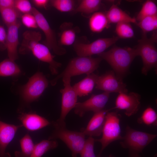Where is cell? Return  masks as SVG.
Returning a JSON list of instances; mask_svg holds the SVG:
<instances>
[{
	"label": "cell",
	"instance_id": "obj_24",
	"mask_svg": "<svg viewBox=\"0 0 157 157\" xmlns=\"http://www.w3.org/2000/svg\"><path fill=\"white\" fill-rule=\"evenodd\" d=\"M58 145L55 140H43L35 145L31 157H41L49 151L56 148Z\"/></svg>",
	"mask_w": 157,
	"mask_h": 157
},
{
	"label": "cell",
	"instance_id": "obj_5",
	"mask_svg": "<svg viewBox=\"0 0 157 157\" xmlns=\"http://www.w3.org/2000/svg\"><path fill=\"white\" fill-rule=\"evenodd\" d=\"M55 129L49 137V140L59 139L66 145L72 152V157H77L84 146L85 135L82 132L67 129L66 126L52 124Z\"/></svg>",
	"mask_w": 157,
	"mask_h": 157
},
{
	"label": "cell",
	"instance_id": "obj_29",
	"mask_svg": "<svg viewBox=\"0 0 157 157\" xmlns=\"http://www.w3.org/2000/svg\"><path fill=\"white\" fill-rule=\"evenodd\" d=\"M0 13L3 21L7 26L17 21L18 13L15 7L0 8Z\"/></svg>",
	"mask_w": 157,
	"mask_h": 157
},
{
	"label": "cell",
	"instance_id": "obj_37",
	"mask_svg": "<svg viewBox=\"0 0 157 157\" xmlns=\"http://www.w3.org/2000/svg\"><path fill=\"white\" fill-rule=\"evenodd\" d=\"M33 1L37 6L46 9L47 8L49 1L47 0H33Z\"/></svg>",
	"mask_w": 157,
	"mask_h": 157
},
{
	"label": "cell",
	"instance_id": "obj_11",
	"mask_svg": "<svg viewBox=\"0 0 157 157\" xmlns=\"http://www.w3.org/2000/svg\"><path fill=\"white\" fill-rule=\"evenodd\" d=\"M117 37L100 38L90 43H78L74 46V49L79 56H91L100 53L113 45L119 39Z\"/></svg>",
	"mask_w": 157,
	"mask_h": 157
},
{
	"label": "cell",
	"instance_id": "obj_17",
	"mask_svg": "<svg viewBox=\"0 0 157 157\" xmlns=\"http://www.w3.org/2000/svg\"><path fill=\"white\" fill-rule=\"evenodd\" d=\"M111 109H104L94 113L86 128L81 131L85 135L89 137L99 136L102 133L107 113Z\"/></svg>",
	"mask_w": 157,
	"mask_h": 157
},
{
	"label": "cell",
	"instance_id": "obj_19",
	"mask_svg": "<svg viewBox=\"0 0 157 157\" xmlns=\"http://www.w3.org/2000/svg\"><path fill=\"white\" fill-rule=\"evenodd\" d=\"M99 76L93 73L87 75L84 79L75 83L72 87L78 96H85L90 93L96 85Z\"/></svg>",
	"mask_w": 157,
	"mask_h": 157
},
{
	"label": "cell",
	"instance_id": "obj_8",
	"mask_svg": "<svg viewBox=\"0 0 157 157\" xmlns=\"http://www.w3.org/2000/svg\"><path fill=\"white\" fill-rule=\"evenodd\" d=\"M48 81L43 74L38 72L32 76L22 86L21 96L24 104H29L41 95L48 85Z\"/></svg>",
	"mask_w": 157,
	"mask_h": 157
},
{
	"label": "cell",
	"instance_id": "obj_13",
	"mask_svg": "<svg viewBox=\"0 0 157 157\" xmlns=\"http://www.w3.org/2000/svg\"><path fill=\"white\" fill-rule=\"evenodd\" d=\"M109 93L104 92L98 94H93L89 99L83 102H77L74 108L75 114L83 117L87 112L94 113L104 109L110 96Z\"/></svg>",
	"mask_w": 157,
	"mask_h": 157
},
{
	"label": "cell",
	"instance_id": "obj_16",
	"mask_svg": "<svg viewBox=\"0 0 157 157\" xmlns=\"http://www.w3.org/2000/svg\"><path fill=\"white\" fill-rule=\"evenodd\" d=\"M20 23L18 21L8 27L5 46L7 50L8 58L14 61L18 57L17 47L19 44L18 30Z\"/></svg>",
	"mask_w": 157,
	"mask_h": 157
},
{
	"label": "cell",
	"instance_id": "obj_32",
	"mask_svg": "<svg viewBox=\"0 0 157 157\" xmlns=\"http://www.w3.org/2000/svg\"><path fill=\"white\" fill-rule=\"evenodd\" d=\"M95 139L89 137L85 140L83 147L80 153L81 157H97L94 151Z\"/></svg>",
	"mask_w": 157,
	"mask_h": 157
},
{
	"label": "cell",
	"instance_id": "obj_14",
	"mask_svg": "<svg viewBox=\"0 0 157 157\" xmlns=\"http://www.w3.org/2000/svg\"><path fill=\"white\" fill-rule=\"evenodd\" d=\"M140 95L136 92L119 93L116 100L115 106L113 108L124 110L126 116H131L136 113L140 109Z\"/></svg>",
	"mask_w": 157,
	"mask_h": 157
},
{
	"label": "cell",
	"instance_id": "obj_18",
	"mask_svg": "<svg viewBox=\"0 0 157 157\" xmlns=\"http://www.w3.org/2000/svg\"><path fill=\"white\" fill-rule=\"evenodd\" d=\"M18 119L22 125L30 131L39 130L51 124V123L43 117L33 113H20Z\"/></svg>",
	"mask_w": 157,
	"mask_h": 157
},
{
	"label": "cell",
	"instance_id": "obj_2",
	"mask_svg": "<svg viewBox=\"0 0 157 157\" xmlns=\"http://www.w3.org/2000/svg\"><path fill=\"white\" fill-rule=\"evenodd\" d=\"M97 55L106 60L111 66L116 75L122 79L128 73L132 62L138 56L135 48L116 46Z\"/></svg>",
	"mask_w": 157,
	"mask_h": 157
},
{
	"label": "cell",
	"instance_id": "obj_22",
	"mask_svg": "<svg viewBox=\"0 0 157 157\" xmlns=\"http://www.w3.org/2000/svg\"><path fill=\"white\" fill-rule=\"evenodd\" d=\"M21 73V71L15 61L8 58L0 63V76H17Z\"/></svg>",
	"mask_w": 157,
	"mask_h": 157
},
{
	"label": "cell",
	"instance_id": "obj_15",
	"mask_svg": "<svg viewBox=\"0 0 157 157\" xmlns=\"http://www.w3.org/2000/svg\"><path fill=\"white\" fill-rule=\"evenodd\" d=\"M22 126V124L15 125L0 120V157H11L10 154L6 152V149L18 130Z\"/></svg>",
	"mask_w": 157,
	"mask_h": 157
},
{
	"label": "cell",
	"instance_id": "obj_25",
	"mask_svg": "<svg viewBox=\"0 0 157 157\" xmlns=\"http://www.w3.org/2000/svg\"><path fill=\"white\" fill-rule=\"evenodd\" d=\"M137 122L140 124L148 126H156L157 113L153 108L148 107L144 110L141 116L138 119Z\"/></svg>",
	"mask_w": 157,
	"mask_h": 157
},
{
	"label": "cell",
	"instance_id": "obj_26",
	"mask_svg": "<svg viewBox=\"0 0 157 157\" xmlns=\"http://www.w3.org/2000/svg\"><path fill=\"white\" fill-rule=\"evenodd\" d=\"M100 0H83L76 9V12L89 14L97 12L99 9Z\"/></svg>",
	"mask_w": 157,
	"mask_h": 157
},
{
	"label": "cell",
	"instance_id": "obj_21",
	"mask_svg": "<svg viewBox=\"0 0 157 157\" xmlns=\"http://www.w3.org/2000/svg\"><path fill=\"white\" fill-rule=\"evenodd\" d=\"M109 23L106 14L101 12L94 13L89 20L90 30L94 33H100L109 27Z\"/></svg>",
	"mask_w": 157,
	"mask_h": 157
},
{
	"label": "cell",
	"instance_id": "obj_4",
	"mask_svg": "<svg viewBox=\"0 0 157 157\" xmlns=\"http://www.w3.org/2000/svg\"><path fill=\"white\" fill-rule=\"evenodd\" d=\"M102 59L99 57L79 56L72 59L65 70L50 82L54 85L60 78H71L72 76L82 74H90L98 67Z\"/></svg>",
	"mask_w": 157,
	"mask_h": 157
},
{
	"label": "cell",
	"instance_id": "obj_27",
	"mask_svg": "<svg viewBox=\"0 0 157 157\" xmlns=\"http://www.w3.org/2000/svg\"><path fill=\"white\" fill-rule=\"evenodd\" d=\"M157 15L156 5L154 1L148 0L144 3L135 19L139 21L145 17Z\"/></svg>",
	"mask_w": 157,
	"mask_h": 157
},
{
	"label": "cell",
	"instance_id": "obj_6",
	"mask_svg": "<svg viewBox=\"0 0 157 157\" xmlns=\"http://www.w3.org/2000/svg\"><path fill=\"white\" fill-rule=\"evenodd\" d=\"M156 37L155 33L149 38L146 34L143 33L142 38L138 40V44L135 48L138 56L142 58L143 66L141 72L145 75L152 68L157 67V50L155 44Z\"/></svg>",
	"mask_w": 157,
	"mask_h": 157
},
{
	"label": "cell",
	"instance_id": "obj_36",
	"mask_svg": "<svg viewBox=\"0 0 157 157\" xmlns=\"http://www.w3.org/2000/svg\"><path fill=\"white\" fill-rule=\"evenodd\" d=\"M15 2L14 0H0V8L14 7Z\"/></svg>",
	"mask_w": 157,
	"mask_h": 157
},
{
	"label": "cell",
	"instance_id": "obj_28",
	"mask_svg": "<svg viewBox=\"0 0 157 157\" xmlns=\"http://www.w3.org/2000/svg\"><path fill=\"white\" fill-rule=\"evenodd\" d=\"M138 25L142 29L143 33L154 31L157 29V15L145 17L140 21Z\"/></svg>",
	"mask_w": 157,
	"mask_h": 157
},
{
	"label": "cell",
	"instance_id": "obj_9",
	"mask_svg": "<svg viewBox=\"0 0 157 157\" xmlns=\"http://www.w3.org/2000/svg\"><path fill=\"white\" fill-rule=\"evenodd\" d=\"M64 88L60 90L62 94L61 112L60 117L52 124L66 126L65 117L68 113L74 108L77 102L78 96L71 85V78L63 79Z\"/></svg>",
	"mask_w": 157,
	"mask_h": 157
},
{
	"label": "cell",
	"instance_id": "obj_12",
	"mask_svg": "<svg viewBox=\"0 0 157 157\" xmlns=\"http://www.w3.org/2000/svg\"><path fill=\"white\" fill-rule=\"evenodd\" d=\"M95 88L110 93L111 92L127 93L126 84L122 79L117 77L113 71H109L99 76Z\"/></svg>",
	"mask_w": 157,
	"mask_h": 157
},
{
	"label": "cell",
	"instance_id": "obj_3",
	"mask_svg": "<svg viewBox=\"0 0 157 157\" xmlns=\"http://www.w3.org/2000/svg\"><path fill=\"white\" fill-rule=\"evenodd\" d=\"M156 136V134L139 131L128 125L120 144L123 148L128 150V157H142L144 149Z\"/></svg>",
	"mask_w": 157,
	"mask_h": 157
},
{
	"label": "cell",
	"instance_id": "obj_39",
	"mask_svg": "<svg viewBox=\"0 0 157 157\" xmlns=\"http://www.w3.org/2000/svg\"><path fill=\"white\" fill-rule=\"evenodd\" d=\"M108 157H115L114 156L112 155V154H111Z\"/></svg>",
	"mask_w": 157,
	"mask_h": 157
},
{
	"label": "cell",
	"instance_id": "obj_31",
	"mask_svg": "<svg viewBox=\"0 0 157 157\" xmlns=\"http://www.w3.org/2000/svg\"><path fill=\"white\" fill-rule=\"evenodd\" d=\"M53 7L61 12H68L73 10L74 1L72 0H53L51 1Z\"/></svg>",
	"mask_w": 157,
	"mask_h": 157
},
{
	"label": "cell",
	"instance_id": "obj_10",
	"mask_svg": "<svg viewBox=\"0 0 157 157\" xmlns=\"http://www.w3.org/2000/svg\"><path fill=\"white\" fill-rule=\"evenodd\" d=\"M31 13L35 18L38 27L44 34L46 45L57 55H62L65 54L66 52L65 49L58 45L55 32L44 15L34 7H33Z\"/></svg>",
	"mask_w": 157,
	"mask_h": 157
},
{
	"label": "cell",
	"instance_id": "obj_30",
	"mask_svg": "<svg viewBox=\"0 0 157 157\" xmlns=\"http://www.w3.org/2000/svg\"><path fill=\"white\" fill-rule=\"evenodd\" d=\"M115 32L119 38L128 39L132 38L134 36V31L129 23L121 22L117 24Z\"/></svg>",
	"mask_w": 157,
	"mask_h": 157
},
{
	"label": "cell",
	"instance_id": "obj_34",
	"mask_svg": "<svg viewBox=\"0 0 157 157\" xmlns=\"http://www.w3.org/2000/svg\"><path fill=\"white\" fill-rule=\"evenodd\" d=\"M15 7L24 14L29 13L33 8L30 1L27 0H15Z\"/></svg>",
	"mask_w": 157,
	"mask_h": 157
},
{
	"label": "cell",
	"instance_id": "obj_20",
	"mask_svg": "<svg viewBox=\"0 0 157 157\" xmlns=\"http://www.w3.org/2000/svg\"><path fill=\"white\" fill-rule=\"evenodd\" d=\"M106 14L110 23H137L135 18L131 17L114 4L112 5Z\"/></svg>",
	"mask_w": 157,
	"mask_h": 157
},
{
	"label": "cell",
	"instance_id": "obj_23",
	"mask_svg": "<svg viewBox=\"0 0 157 157\" xmlns=\"http://www.w3.org/2000/svg\"><path fill=\"white\" fill-rule=\"evenodd\" d=\"M21 149L15 152V157H31L35 145L32 139L28 133H26L19 140Z\"/></svg>",
	"mask_w": 157,
	"mask_h": 157
},
{
	"label": "cell",
	"instance_id": "obj_38",
	"mask_svg": "<svg viewBox=\"0 0 157 157\" xmlns=\"http://www.w3.org/2000/svg\"><path fill=\"white\" fill-rule=\"evenodd\" d=\"M7 33L5 28L0 25V42L5 45Z\"/></svg>",
	"mask_w": 157,
	"mask_h": 157
},
{
	"label": "cell",
	"instance_id": "obj_40",
	"mask_svg": "<svg viewBox=\"0 0 157 157\" xmlns=\"http://www.w3.org/2000/svg\"><path fill=\"white\" fill-rule=\"evenodd\" d=\"M157 157V154H156L154 156V157Z\"/></svg>",
	"mask_w": 157,
	"mask_h": 157
},
{
	"label": "cell",
	"instance_id": "obj_7",
	"mask_svg": "<svg viewBox=\"0 0 157 157\" xmlns=\"http://www.w3.org/2000/svg\"><path fill=\"white\" fill-rule=\"evenodd\" d=\"M120 115L117 112H108L105 117V121L100 139H95V142L101 143V147L97 157H101L104 150L113 142L122 140L120 125Z\"/></svg>",
	"mask_w": 157,
	"mask_h": 157
},
{
	"label": "cell",
	"instance_id": "obj_35",
	"mask_svg": "<svg viewBox=\"0 0 157 157\" xmlns=\"http://www.w3.org/2000/svg\"><path fill=\"white\" fill-rule=\"evenodd\" d=\"M21 20L23 24L27 28H35L38 27L36 20L33 14H24L22 16Z\"/></svg>",
	"mask_w": 157,
	"mask_h": 157
},
{
	"label": "cell",
	"instance_id": "obj_33",
	"mask_svg": "<svg viewBox=\"0 0 157 157\" xmlns=\"http://www.w3.org/2000/svg\"><path fill=\"white\" fill-rule=\"evenodd\" d=\"M76 38V33L72 29H66L62 32L60 37V44L65 46H69L74 42Z\"/></svg>",
	"mask_w": 157,
	"mask_h": 157
},
{
	"label": "cell",
	"instance_id": "obj_1",
	"mask_svg": "<svg viewBox=\"0 0 157 157\" xmlns=\"http://www.w3.org/2000/svg\"><path fill=\"white\" fill-rule=\"evenodd\" d=\"M41 38V34L39 32L25 31L23 34V40L19 52L24 54L31 52L39 60L49 64V68L52 75H57L58 73V68L61 66L62 64L55 61L54 56L51 54L49 48L40 42Z\"/></svg>",
	"mask_w": 157,
	"mask_h": 157
}]
</instances>
